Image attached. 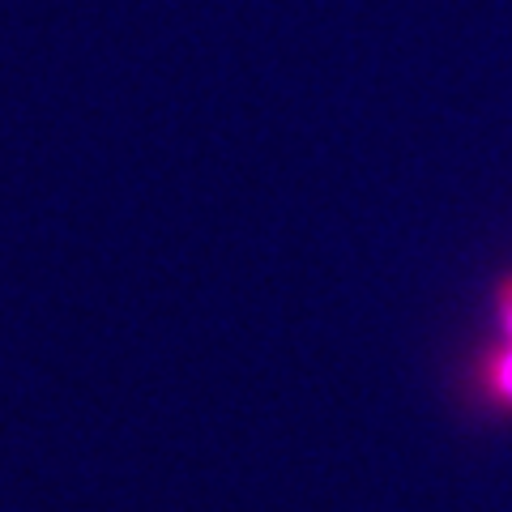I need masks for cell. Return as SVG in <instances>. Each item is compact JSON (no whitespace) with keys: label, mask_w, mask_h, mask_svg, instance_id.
I'll use <instances>...</instances> for the list:
<instances>
[{"label":"cell","mask_w":512,"mask_h":512,"mask_svg":"<svg viewBox=\"0 0 512 512\" xmlns=\"http://www.w3.org/2000/svg\"><path fill=\"white\" fill-rule=\"evenodd\" d=\"M495 338L512 342V274L500 282V291H495Z\"/></svg>","instance_id":"obj_1"}]
</instances>
